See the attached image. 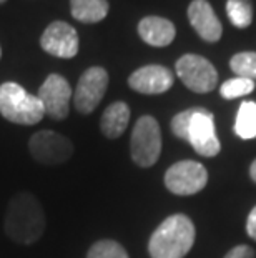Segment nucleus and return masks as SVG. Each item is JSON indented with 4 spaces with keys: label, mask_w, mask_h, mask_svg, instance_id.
<instances>
[{
    "label": "nucleus",
    "mask_w": 256,
    "mask_h": 258,
    "mask_svg": "<svg viewBox=\"0 0 256 258\" xmlns=\"http://www.w3.org/2000/svg\"><path fill=\"white\" fill-rule=\"evenodd\" d=\"M5 233L20 245H32L45 232V215L40 202L30 191H20L9 202Z\"/></svg>",
    "instance_id": "1"
},
{
    "label": "nucleus",
    "mask_w": 256,
    "mask_h": 258,
    "mask_svg": "<svg viewBox=\"0 0 256 258\" xmlns=\"http://www.w3.org/2000/svg\"><path fill=\"white\" fill-rule=\"evenodd\" d=\"M197 230L187 215L177 213L165 218L148 241L151 258H183L195 243Z\"/></svg>",
    "instance_id": "2"
},
{
    "label": "nucleus",
    "mask_w": 256,
    "mask_h": 258,
    "mask_svg": "<svg viewBox=\"0 0 256 258\" xmlns=\"http://www.w3.org/2000/svg\"><path fill=\"white\" fill-rule=\"evenodd\" d=\"M0 113L9 122L19 125H35L45 115L39 97L32 95L15 82L0 85Z\"/></svg>",
    "instance_id": "3"
},
{
    "label": "nucleus",
    "mask_w": 256,
    "mask_h": 258,
    "mask_svg": "<svg viewBox=\"0 0 256 258\" xmlns=\"http://www.w3.org/2000/svg\"><path fill=\"white\" fill-rule=\"evenodd\" d=\"M161 153L160 125L151 115H143L135 123L130 139V155L138 167L148 168L158 162Z\"/></svg>",
    "instance_id": "4"
},
{
    "label": "nucleus",
    "mask_w": 256,
    "mask_h": 258,
    "mask_svg": "<svg viewBox=\"0 0 256 258\" xmlns=\"http://www.w3.org/2000/svg\"><path fill=\"white\" fill-rule=\"evenodd\" d=\"M177 75L183 85L197 93H208L218 84V72L213 63L197 53H187L180 57L175 65Z\"/></svg>",
    "instance_id": "5"
},
{
    "label": "nucleus",
    "mask_w": 256,
    "mask_h": 258,
    "mask_svg": "<svg viewBox=\"0 0 256 258\" xmlns=\"http://www.w3.org/2000/svg\"><path fill=\"white\" fill-rule=\"evenodd\" d=\"M206 183H208V172L195 160L173 163L165 173V186L175 195H195L203 190Z\"/></svg>",
    "instance_id": "6"
},
{
    "label": "nucleus",
    "mask_w": 256,
    "mask_h": 258,
    "mask_svg": "<svg viewBox=\"0 0 256 258\" xmlns=\"http://www.w3.org/2000/svg\"><path fill=\"white\" fill-rule=\"evenodd\" d=\"M30 155L42 165H60L73 155V145L67 137L52 130H40L30 137Z\"/></svg>",
    "instance_id": "7"
},
{
    "label": "nucleus",
    "mask_w": 256,
    "mask_h": 258,
    "mask_svg": "<svg viewBox=\"0 0 256 258\" xmlns=\"http://www.w3.org/2000/svg\"><path fill=\"white\" fill-rule=\"evenodd\" d=\"M108 89V72L103 67H90L87 69L78 79V84L73 92L75 108L89 115L99 107L103 95Z\"/></svg>",
    "instance_id": "8"
},
{
    "label": "nucleus",
    "mask_w": 256,
    "mask_h": 258,
    "mask_svg": "<svg viewBox=\"0 0 256 258\" xmlns=\"http://www.w3.org/2000/svg\"><path fill=\"white\" fill-rule=\"evenodd\" d=\"M193 150L201 157H216L221 150V144L216 137L215 117L206 108L197 107L188 127V140Z\"/></svg>",
    "instance_id": "9"
},
{
    "label": "nucleus",
    "mask_w": 256,
    "mask_h": 258,
    "mask_svg": "<svg viewBox=\"0 0 256 258\" xmlns=\"http://www.w3.org/2000/svg\"><path fill=\"white\" fill-rule=\"evenodd\" d=\"M45 115L53 120H63L68 117L70 100L73 98L72 87L68 80L58 74H50L42 84L39 95Z\"/></svg>",
    "instance_id": "10"
},
{
    "label": "nucleus",
    "mask_w": 256,
    "mask_h": 258,
    "mask_svg": "<svg viewBox=\"0 0 256 258\" xmlns=\"http://www.w3.org/2000/svg\"><path fill=\"white\" fill-rule=\"evenodd\" d=\"M40 45L53 57L73 58L78 53V34L67 22L55 20L42 34Z\"/></svg>",
    "instance_id": "11"
},
{
    "label": "nucleus",
    "mask_w": 256,
    "mask_h": 258,
    "mask_svg": "<svg viewBox=\"0 0 256 258\" xmlns=\"http://www.w3.org/2000/svg\"><path fill=\"white\" fill-rule=\"evenodd\" d=\"M128 85L143 95H158L172 89L173 74L163 65H145L128 77Z\"/></svg>",
    "instance_id": "12"
},
{
    "label": "nucleus",
    "mask_w": 256,
    "mask_h": 258,
    "mask_svg": "<svg viewBox=\"0 0 256 258\" xmlns=\"http://www.w3.org/2000/svg\"><path fill=\"white\" fill-rule=\"evenodd\" d=\"M188 20L195 32L205 42L215 43L223 35V25L216 17L213 7L208 0H193L188 5Z\"/></svg>",
    "instance_id": "13"
},
{
    "label": "nucleus",
    "mask_w": 256,
    "mask_h": 258,
    "mask_svg": "<svg viewBox=\"0 0 256 258\" xmlns=\"http://www.w3.org/2000/svg\"><path fill=\"white\" fill-rule=\"evenodd\" d=\"M138 34L141 40L151 47H166L175 40L177 29L168 19L148 15L140 20Z\"/></svg>",
    "instance_id": "14"
},
{
    "label": "nucleus",
    "mask_w": 256,
    "mask_h": 258,
    "mask_svg": "<svg viewBox=\"0 0 256 258\" xmlns=\"http://www.w3.org/2000/svg\"><path fill=\"white\" fill-rule=\"evenodd\" d=\"M130 122V107L125 102H113L105 108L100 120L102 134L107 139H118L127 130Z\"/></svg>",
    "instance_id": "15"
},
{
    "label": "nucleus",
    "mask_w": 256,
    "mask_h": 258,
    "mask_svg": "<svg viewBox=\"0 0 256 258\" xmlns=\"http://www.w3.org/2000/svg\"><path fill=\"white\" fill-rule=\"evenodd\" d=\"M110 5L107 0H70V12L81 24H97L108 15Z\"/></svg>",
    "instance_id": "16"
},
{
    "label": "nucleus",
    "mask_w": 256,
    "mask_h": 258,
    "mask_svg": "<svg viewBox=\"0 0 256 258\" xmlns=\"http://www.w3.org/2000/svg\"><path fill=\"white\" fill-rule=\"evenodd\" d=\"M235 132L239 139H256V102H243L238 108Z\"/></svg>",
    "instance_id": "17"
},
{
    "label": "nucleus",
    "mask_w": 256,
    "mask_h": 258,
    "mask_svg": "<svg viewBox=\"0 0 256 258\" xmlns=\"http://www.w3.org/2000/svg\"><path fill=\"white\" fill-rule=\"evenodd\" d=\"M228 19L238 29H246L253 22L251 0H226Z\"/></svg>",
    "instance_id": "18"
},
{
    "label": "nucleus",
    "mask_w": 256,
    "mask_h": 258,
    "mask_svg": "<svg viewBox=\"0 0 256 258\" xmlns=\"http://www.w3.org/2000/svg\"><path fill=\"white\" fill-rule=\"evenodd\" d=\"M230 67L236 77L256 82V52H239L230 60Z\"/></svg>",
    "instance_id": "19"
},
{
    "label": "nucleus",
    "mask_w": 256,
    "mask_h": 258,
    "mask_svg": "<svg viewBox=\"0 0 256 258\" xmlns=\"http://www.w3.org/2000/svg\"><path fill=\"white\" fill-rule=\"evenodd\" d=\"M254 90V82L243 79V77H235V79L226 80L225 84L220 87V95L226 100H233V98L249 95Z\"/></svg>",
    "instance_id": "20"
},
{
    "label": "nucleus",
    "mask_w": 256,
    "mask_h": 258,
    "mask_svg": "<svg viewBox=\"0 0 256 258\" xmlns=\"http://www.w3.org/2000/svg\"><path fill=\"white\" fill-rule=\"evenodd\" d=\"M87 258H128V253L118 241L100 240L90 246Z\"/></svg>",
    "instance_id": "21"
},
{
    "label": "nucleus",
    "mask_w": 256,
    "mask_h": 258,
    "mask_svg": "<svg viewBox=\"0 0 256 258\" xmlns=\"http://www.w3.org/2000/svg\"><path fill=\"white\" fill-rule=\"evenodd\" d=\"M193 113H195V108H188V110L180 112L172 118V132L178 139L188 140V127H190V120H192Z\"/></svg>",
    "instance_id": "22"
},
{
    "label": "nucleus",
    "mask_w": 256,
    "mask_h": 258,
    "mask_svg": "<svg viewBox=\"0 0 256 258\" xmlns=\"http://www.w3.org/2000/svg\"><path fill=\"white\" fill-rule=\"evenodd\" d=\"M223 258H256V253L251 246L248 245H236L228 251Z\"/></svg>",
    "instance_id": "23"
},
{
    "label": "nucleus",
    "mask_w": 256,
    "mask_h": 258,
    "mask_svg": "<svg viewBox=\"0 0 256 258\" xmlns=\"http://www.w3.org/2000/svg\"><path fill=\"white\" fill-rule=\"evenodd\" d=\"M246 233L249 238H253L256 241V205L253 207V210L249 212L248 220H246Z\"/></svg>",
    "instance_id": "24"
},
{
    "label": "nucleus",
    "mask_w": 256,
    "mask_h": 258,
    "mask_svg": "<svg viewBox=\"0 0 256 258\" xmlns=\"http://www.w3.org/2000/svg\"><path fill=\"white\" fill-rule=\"evenodd\" d=\"M249 175H251L253 182H256V160L251 163V167H249Z\"/></svg>",
    "instance_id": "25"
},
{
    "label": "nucleus",
    "mask_w": 256,
    "mask_h": 258,
    "mask_svg": "<svg viewBox=\"0 0 256 258\" xmlns=\"http://www.w3.org/2000/svg\"><path fill=\"white\" fill-rule=\"evenodd\" d=\"M0 57H2V48H0Z\"/></svg>",
    "instance_id": "26"
},
{
    "label": "nucleus",
    "mask_w": 256,
    "mask_h": 258,
    "mask_svg": "<svg viewBox=\"0 0 256 258\" xmlns=\"http://www.w3.org/2000/svg\"><path fill=\"white\" fill-rule=\"evenodd\" d=\"M5 2V0H0V4H4Z\"/></svg>",
    "instance_id": "27"
}]
</instances>
